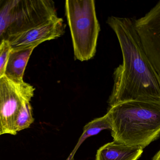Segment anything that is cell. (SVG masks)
I'll return each mask as SVG.
<instances>
[{
  "mask_svg": "<svg viewBox=\"0 0 160 160\" xmlns=\"http://www.w3.org/2000/svg\"><path fill=\"white\" fill-rule=\"evenodd\" d=\"M134 22L144 50L160 76V1Z\"/></svg>",
  "mask_w": 160,
  "mask_h": 160,
  "instance_id": "obj_6",
  "label": "cell"
},
{
  "mask_svg": "<svg viewBox=\"0 0 160 160\" xmlns=\"http://www.w3.org/2000/svg\"><path fill=\"white\" fill-rule=\"evenodd\" d=\"M143 149L138 147L127 145L113 141L98 150L96 160H138Z\"/></svg>",
  "mask_w": 160,
  "mask_h": 160,
  "instance_id": "obj_8",
  "label": "cell"
},
{
  "mask_svg": "<svg viewBox=\"0 0 160 160\" xmlns=\"http://www.w3.org/2000/svg\"><path fill=\"white\" fill-rule=\"evenodd\" d=\"M66 15L71 32L75 59L86 61L96 52L100 25L94 0H67Z\"/></svg>",
  "mask_w": 160,
  "mask_h": 160,
  "instance_id": "obj_3",
  "label": "cell"
},
{
  "mask_svg": "<svg viewBox=\"0 0 160 160\" xmlns=\"http://www.w3.org/2000/svg\"><path fill=\"white\" fill-rule=\"evenodd\" d=\"M18 0H2L0 4V45L5 39L8 29L13 20Z\"/></svg>",
  "mask_w": 160,
  "mask_h": 160,
  "instance_id": "obj_11",
  "label": "cell"
},
{
  "mask_svg": "<svg viewBox=\"0 0 160 160\" xmlns=\"http://www.w3.org/2000/svg\"><path fill=\"white\" fill-rule=\"evenodd\" d=\"M58 17L55 4L52 0H18L5 40Z\"/></svg>",
  "mask_w": 160,
  "mask_h": 160,
  "instance_id": "obj_5",
  "label": "cell"
},
{
  "mask_svg": "<svg viewBox=\"0 0 160 160\" xmlns=\"http://www.w3.org/2000/svg\"><path fill=\"white\" fill-rule=\"evenodd\" d=\"M11 50L10 44L8 40H3L0 45V79L5 74L7 64Z\"/></svg>",
  "mask_w": 160,
  "mask_h": 160,
  "instance_id": "obj_13",
  "label": "cell"
},
{
  "mask_svg": "<svg viewBox=\"0 0 160 160\" xmlns=\"http://www.w3.org/2000/svg\"><path fill=\"white\" fill-rule=\"evenodd\" d=\"M106 23L117 37L123 56L114 71L110 107L129 101H160V76L144 50L134 19L111 16Z\"/></svg>",
  "mask_w": 160,
  "mask_h": 160,
  "instance_id": "obj_1",
  "label": "cell"
},
{
  "mask_svg": "<svg viewBox=\"0 0 160 160\" xmlns=\"http://www.w3.org/2000/svg\"><path fill=\"white\" fill-rule=\"evenodd\" d=\"M113 141L145 148L160 136V101L133 100L110 107Z\"/></svg>",
  "mask_w": 160,
  "mask_h": 160,
  "instance_id": "obj_2",
  "label": "cell"
},
{
  "mask_svg": "<svg viewBox=\"0 0 160 160\" xmlns=\"http://www.w3.org/2000/svg\"><path fill=\"white\" fill-rule=\"evenodd\" d=\"M32 109L30 101H25L16 115L14 123V130L16 133L28 128L33 123Z\"/></svg>",
  "mask_w": 160,
  "mask_h": 160,
  "instance_id": "obj_12",
  "label": "cell"
},
{
  "mask_svg": "<svg viewBox=\"0 0 160 160\" xmlns=\"http://www.w3.org/2000/svg\"><path fill=\"white\" fill-rule=\"evenodd\" d=\"M62 18L51 20L44 24L9 37L7 39L11 49L36 48L44 41L60 37L64 33Z\"/></svg>",
  "mask_w": 160,
  "mask_h": 160,
  "instance_id": "obj_7",
  "label": "cell"
},
{
  "mask_svg": "<svg viewBox=\"0 0 160 160\" xmlns=\"http://www.w3.org/2000/svg\"><path fill=\"white\" fill-rule=\"evenodd\" d=\"M35 88L23 81L17 83L5 76L0 79V129L3 134L15 135V118L23 103L30 101Z\"/></svg>",
  "mask_w": 160,
  "mask_h": 160,
  "instance_id": "obj_4",
  "label": "cell"
},
{
  "mask_svg": "<svg viewBox=\"0 0 160 160\" xmlns=\"http://www.w3.org/2000/svg\"><path fill=\"white\" fill-rule=\"evenodd\" d=\"M2 131H1V130L0 129V136H1V135H2Z\"/></svg>",
  "mask_w": 160,
  "mask_h": 160,
  "instance_id": "obj_15",
  "label": "cell"
},
{
  "mask_svg": "<svg viewBox=\"0 0 160 160\" xmlns=\"http://www.w3.org/2000/svg\"><path fill=\"white\" fill-rule=\"evenodd\" d=\"M111 129L112 123L108 113L106 114L102 117L96 118L87 124L84 127L83 132L80 137L78 144L75 147V149L72 151L67 160L73 159L74 155L78 150V148L87 138L93 135H97L103 130H111Z\"/></svg>",
  "mask_w": 160,
  "mask_h": 160,
  "instance_id": "obj_10",
  "label": "cell"
},
{
  "mask_svg": "<svg viewBox=\"0 0 160 160\" xmlns=\"http://www.w3.org/2000/svg\"><path fill=\"white\" fill-rule=\"evenodd\" d=\"M2 0H0V4L2 3Z\"/></svg>",
  "mask_w": 160,
  "mask_h": 160,
  "instance_id": "obj_16",
  "label": "cell"
},
{
  "mask_svg": "<svg viewBox=\"0 0 160 160\" xmlns=\"http://www.w3.org/2000/svg\"><path fill=\"white\" fill-rule=\"evenodd\" d=\"M35 48L11 49L8 56L5 76L16 82H23L26 66Z\"/></svg>",
  "mask_w": 160,
  "mask_h": 160,
  "instance_id": "obj_9",
  "label": "cell"
},
{
  "mask_svg": "<svg viewBox=\"0 0 160 160\" xmlns=\"http://www.w3.org/2000/svg\"><path fill=\"white\" fill-rule=\"evenodd\" d=\"M152 160H160V149L159 151L153 157Z\"/></svg>",
  "mask_w": 160,
  "mask_h": 160,
  "instance_id": "obj_14",
  "label": "cell"
}]
</instances>
